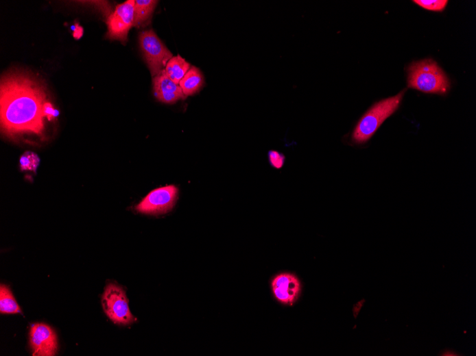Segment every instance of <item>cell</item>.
Listing matches in <instances>:
<instances>
[{"label":"cell","instance_id":"5","mask_svg":"<svg viewBox=\"0 0 476 356\" xmlns=\"http://www.w3.org/2000/svg\"><path fill=\"white\" fill-rule=\"evenodd\" d=\"M139 44L144 60L154 78L167 66L173 58V54L153 30L144 31L140 34Z\"/></svg>","mask_w":476,"mask_h":356},{"label":"cell","instance_id":"14","mask_svg":"<svg viewBox=\"0 0 476 356\" xmlns=\"http://www.w3.org/2000/svg\"><path fill=\"white\" fill-rule=\"evenodd\" d=\"M0 312L10 314L22 313L10 289L4 285L0 287Z\"/></svg>","mask_w":476,"mask_h":356},{"label":"cell","instance_id":"20","mask_svg":"<svg viewBox=\"0 0 476 356\" xmlns=\"http://www.w3.org/2000/svg\"><path fill=\"white\" fill-rule=\"evenodd\" d=\"M364 302H365L364 301H362L361 303H358L357 309L355 308V309H357V312H355V318L357 317V314H359L360 309L362 307L363 303H364Z\"/></svg>","mask_w":476,"mask_h":356},{"label":"cell","instance_id":"13","mask_svg":"<svg viewBox=\"0 0 476 356\" xmlns=\"http://www.w3.org/2000/svg\"><path fill=\"white\" fill-rule=\"evenodd\" d=\"M158 3L156 0H136L134 6L135 27H139L150 20Z\"/></svg>","mask_w":476,"mask_h":356},{"label":"cell","instance_id":"15","mask_svg":"<svg viewBox=\"0 0 476 356\" xmlns=\"http://www.w3.org/2000/svg\"><path fill=\"white\" fill-rule=\"evenodd\" d=\"M414 3L427 10L443 12L449 2L447 0H415Z\"/></svg>","mask_w":476,"mask_h":356},{"label":"cell","instance_id":"16","mask_svg":"<svg viewBox=\"0 0 476 356\" xmlns=\"http://www.w3.org/2000/svg\"><path fill=\"white\" fill-rule=\"evenodd\" d=\"M40 158L36 154L27 152L21 158V167L23 171L29 170L36 173V168L40 164Z\"/></svg>","mask_w":476,"mask_h":356},{"label":"cell","instance_id":"1","mask_svg":"<svg viewBox=\"0 0 476 356\" xmlns=\"http://www.w3.org/2000/svg\"><path fill=\"white\" fill-rule=\"evenodd\" d=\"M47 102V88L38 79L21 71L5 75L0 90L3 133L9 138L24 134L42 136Z\"/></svg>","mask_w":476,"mask_h":356},{"label":"cell","instance_id":"8","mask_svg":"<svg viewBox=\"0 0 476 356\" xmlns=\"http://www.w3.org/2000/svg\"><path fill=\"white\" fill-rule=\"evenodd\" d=\"M30 346L34 356H53L58 349L56 333L45 324H35L30 330Z\"/></svg>","mask_w":476,"mask_h":356},{"label":"cell","instance_id":"7","mask_svg":"<svg viewBox=\"0 0 476 356\" xmlns=\"http://www.w3.org/2000/svg\"><path fill=\"white\" fill-rule=\"evenodd\" d=\"M134 0L117 5L114 12L107 18V37L122 43L127 42L128 33L134 26Z\"/></svg>","mask_w":476,"mask_h":356},{"label":"cell","instance_id":"6","mask_svg":"<svg viewBox=\"0 0 476 356\" xmlns=\"http://www.w3.org/2000/svg\"><path fill=\"white\" fill-rule=\"evenodd\" d=\"M178 190L174 185L160 187L152 191L136 206L139 213L149 215L167 214L172 210L178 198Z\"/></svg>","mask_w":476,"mask_h":356},{"label":"cell","instance_id":"9","mask_svg":"<svg viewBox=\"0 0 476 356\" xmlns=\"http://www.w3.org/2000/svg\"><path fill=\"white\" fill-rule=\"evenodd\" d=\"M272 290L277 301L285 305H294L302 291L299 279L290 273H282L272 281Z\"/></svg>","mask_w":476,"mask_h":356},{"label":"cell","instance_id":"12","mask_svg":"<svg viewBox=\"0 0 476 356\" xmlns=\"http://www.w3.org/2000/svg\"><path fill=\"white\" fill-rule=\"evenodd\" d=\"M191 64L180 55L173 56V58L168 62L166 68L167 76L176 84L179 85L180 81L185 77V75L191 68Z\"/></svg>","mask_w":476,"mask_h":356},{"label":"cell","instance_id":"17","mask_svg":"<svg viewBox=\"0 0 476 356\" xmlns=\"http://www.w3.org/2000/svg\"><path fill=\"white\" fill-rule=\"evenodd\" d=\"M270 166L276 170H281L285 166L286 157L282 153L271 149L267 154Z\"/></svg>","mask_w":476,"mask_h":356},{"label":"cell","instance_id":"18","mask_svg":"<svg viewBox=\"0 0 476 356\" xmlns=\"http://www.w3.org/2000/svg\"><path fill=\"white\" fill-rule=\"evenodd\" d=\"M44 114L45 118H47L49 120L56 117V111H55L52 104L49 101H47L45 105Z\"/></svg>","mask_w":476,"mask_h":356},{"label":"cell","instance_id":"10","mask_svg":"<svg viewBox=\"0 0 476 356\" xmlns=\"http://www.w3.org/2000/svg\"><path fill=\"white\" fill-rule=\"evenodd\" d=\"M154 89L158 100L167 104H174L187 97L178 84L174 83L163 70L154 78Z\"/></svg>","mask_w":476,"mask_h":356},{"label":"cell","instance_id":"4","mask_svg":"<svg viewBox=\"0 0 476 356\" xmlns=\"http://www.w3.org/2000/svg\"><path fill=\"white\" fill-rule=\"evenodd\" d=\"M102 305L107 316L119 325H130L136 321L132 314L129 301L124 290L117 285L110 283L102 296Z\"/></svg>","mask_w":476,"mask_h":356},{"label":"cell","instance_id":"19","mask_svg":"<svg viewBox=\"0 0 476 356\" xmlns=\"http://www.w3.org/2000/svg\"><path fill=\"white\" fill-rule=\"evenodd\" d=\"M442 355V356H459V355H460V353H457V352H455V351H453V350L447 349V350L442 351L440 353V355Z\"/></svg>","mask_w":476,"mask_h":356},{"label":"cell","instance_id":"2","mask_svg":"<svg viewBox=\"0 0 476 356\" xmlns=\"http://www.w3.org/2000/svg\"><path fill=\"white\" fill-rule=\"evenodd\" d=\"M406 90L395 97L374 103L359 119L353 130L351 140L361 145L371 140L381 125L398 110Z\"/></svg>","mask_w":476,"mask_h":356},{"label":"cell","instance_id":"3","mask_svg":"<svg viewBox=\"0 0 476 356\" xmlns=\"http://www.w3.org/2000/svg\"><path fill=\"white\" fill-rule=\"evenodd\" d=\"M409 88L429 94L444 95L450 90V81L444 71L432 60L412 63L408 69Z\"/></svg>","mask_w":476,"mask_h":356},{"label":"cell","instance_id":"11","mask_svg":"<svg viewBox=\"0 0 476 356\" xmlns=\"http://www.w3.org/2000/svg\"><path fill=\"white\" fill-rule=\"evenodd\" d=\"M204 85V75L195 66H191L185 77L179 83L184 94L188 97L193 96Z\"/></svg>","mask_w":476,"mask_h":356}]
</instances>
